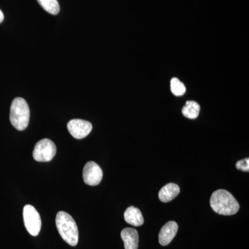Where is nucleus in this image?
I'll return each mask as SVG.
<instances>
[{
  "label": "nucleus",
  "mask_w": 249,
  "mask_h": 249,
  "mask_svg": "<svg viewBox=\"0 0 249 249\" xmlns=\"http://www.w3.org/2000/svg\"><path fill=\"white\" fill-rule=\"evenodd\" d=\"M121 236L124 242V249H138L139 235L136 229L125 228L121 231Z\"/></svg>",
  "instance_id": "obj_9"
},
{
  "label": "nucleus",
  "mask_w": 249,
  "mask_h": 249,
  "mask_svg": "<svg viewBox=\"0 0 249 249\" xmlns=\"http://www.w3.org/2000/svg\"><path fill=\"white\" fill-rule=\"evenodd\" d=\"M37 1L49 14L56 16L60 12V5L57 0H37Z\"/></svg>",
  "instance_id": "obj_13"
},
{
  "label": "nucleus",
  "mask_w": 249,
  "mask_h": 249,
  "mask_svg": "<svg viewBox=\"0 0 249 249\" xmlns=\"http://www.w3.org/2000/svg\"><path fill=\"white\" fill-rule=\"evenodd\" d=\"M103 176V170L97 163L89 161L85 164L83 178L86 184L91 186H97L102 181Z\"/></svg>",
  "instance_id": "obj_6"
},
{
  "label": "nucleus",
  "mask_w": 249,
  "mask_h": 249,
  "mask_svg": "<svg viewBox=\"0 0 249 249\" xmlns=\"http://www.w3.org/2000/svg\"><path fill=\"white\" fill-rule=\"evenodd\" d=\"M214 212L222 215H232L238 212L240 205L231 193L226 190L214 191L210 200Z\"/></svg>",
  "instance_id": "obj_1"
},
{
  "label": "nucleus",
  "mask_w": 249,
  "mask_h": 249,
  "mask_svg": "<svg viewBox=\"0 0 249 249\" xmlns=\"http://www.w3.org/2000/svg\"><path fill=\"white\" fill-rule=\"evenodd\" d=\"M55 143L49 139H43L36 144L33 157L36 161L48 162L53 160L56 154Z\"/></svg>",
  "instance_id": "obj_5"
},
{
  "label": "nucleus",
  "mask_w": 249,
  "mask_h": 249,
  "mask_svg": "<svg viewBox=\"0 0 249 249\" xmlns=\"http://www.w3.org/2000/svg\"><path fill=\"white\" fill-rule=\"evenodd\" d=\"M178 224L174 221H170L160 229L159 241L160 245L167 246L173 241L178 231Z\"/></svg>",
  "instance_id": "obj_8"
},
{
  "label": "nucleus",
  "mask_w": 249,
  "mask_h": 249,
  "mask_svg": "<svg viewBox=\"0 0 249 249\" xmlns=\"http://www.w3.org/2000/svg\"><path fill=\"white\" fill-rule=\"evenodd\" d=\"M4 14H3L2 11H1V10H0V23L2 22L3 20H4Z\"/></svg>",
  "instance_id": "obj_16"
},
{
  "label": "nucleus",
  "mask_w": 249,
  "mask_h": 249,
  "mask_svg": "<svg viewBox=\"0 0 249 249\" xmlns=\"http://www.w3.org/2000/svg\"><path fill=\"white\" fill-rule=\"evenodd\" d=\"M23 219L28 232L32 236L38 235L42 227V221L40 214L35 207L30 204L26 205L23 209Z\"/></svg>",
  "instance_id": "obj_4"
},
{
  "label": "nucleus",
  "mask_w": 249,
  "mask_h": 249,
  "mask_svg": "<svg viewBox=\"0 0 249 249\" xmlns=\"http://www.w3.org/2000/svg\"><path fill=\"white\" fill-rule=\"evenodd\" d=\"M237 169L242 170L244 172L249 171V159L246 158L245 160H238L236 163Z\"/></svg>",
  "instance_id": "obj_15"
},
{
  "label": "nucleus",
  "mask_w": 249,
  "mask_h": 249,
  "mask_svg": "<svg viewBox=\"0 0 249 249\" xmlns=\"http://www.w3.org/2000/svg\"><path fill=\"white\" fill-rule=\"evenodd\" d=\"M200 111V106L196 101H187L182 109V114L185 117L190 119H196Z\"/></svg>",
  "instance_id": "obj_12"
},
{
  "label": "nucleus",
  "mask_w": 249,
  "mask_h": 249,
  "mask_svg": "<svg viewBox=\"0 0 249 249\" xmlns=\"http://www.w3.org/2000/svg\"><path fill=\"white\" fill-rule=\"evenodd\" d=\"M30 120V109L24 98H16L13 101L10 111V121L15 128L19 131L27 128Z\"/></svg>",
  "instance_id": "obj_3"
},
{
  "label": "nucleus",
  "mask_w": 249,
  "mask_h": 249,
  "mask_svg": "<svg viewBox=\"0 0 249 249\" xmlns=\"http://www.w3.org/2000/svg\"><path fill=\"white\" fill-rule=\"evenodd\" d=\"M180 188L178 184L170 183L163 186L159 193V198L162 202L171 201L179 194Z\"/></svg>",
  "instance_id": "obj_11"
},
{
  "label": "nucleus",
  "mask_w": 249,
  "mask_h": 249,
  "mask_svg": "<svg viewBox=\"0 0 249 249\" xmlns=\"http://www.w3.org/2000/svg\"><path fill=\"white\" fill-rule=\"evenodd\" d=\"M124 219L127 224L134 227H140L144 223L143 217L140 210L134 206L127 208L124 211Z\"/></svg>",
  "instance_id": "obj_10"
},
{
  "label": "nucleus",
  "mask_w": 249,
  "mask_h": 249,
  "mask_svg": "<svg viewBox=\"0 0 249 249\" xmlns=\"http://www.w3.org/2000/svg\"><path fill=\"white\" fill-rule=\"evenodd\" d=\"M67 129L73 138L84 139L92 130V124L82 119H72L67 124Z\"/></svg>",
  "instance_id": "obj_7"
},
{
  "label": "nucleus",
  "mask_w": 249,
  "mask_h": 249,
  "mask_svg": "<svg viewBox=\"0 0 249 249\" xmlns=\"http://www.w3.org/2000/svg\"><path fill=\"white\" fill-rule=\"evenodd\" d=\"M55 224L60 236L68 245L76 247L78 245V227L73 218L64 211H60L55 218Z\"/></svg>",
  "instance_id": "obj_2"
},
{
  "label": "nucleus",
  "mask_w": 249,
  "mask_h": 249,
  "mask_svg": "<svg viewBox=\"0 0 249 249\" xmlns=\"http://www.w3.org/2000/svg\"><path fill=\"white\" fill-rule=\"evenodd\" d=\"M170 89H171L172 93L176 96H182L186 91V86L182 82L180 81L177 78H174L171 80Z\"/></svg>",
  "instance_id": "obj_14"
}]
</instances>
